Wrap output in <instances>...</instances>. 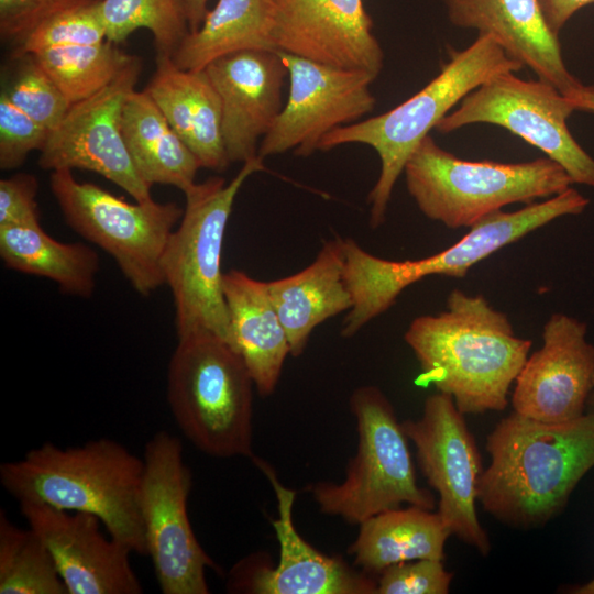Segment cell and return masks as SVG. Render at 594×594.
<instances>
[{"instance_id":"cell-19","label":"cell","mask_w":594,"mask_h":594,"mask_svg":"<svg viewBox=\"0 0 594 594\" xmlns=\"http://www.w3.org/2000/svg\"><path fill=\"white\" fill-rule=\"evenodd\" d=\"M363 0H275L276 51L378 76L384 52Z\"/></svg>"},{"instance_id":"cell-9","label":"cell","mask_w":594,"mask_h":594,"mask_svg":"<svg viewBox=\"0 0 594 594\" xmlns=\"http://www.w3.org/2000/svg\"><path fill=\"white\" fill-rule=\"evenodd\" d=\"M349 405L358 431L356 452L340 483L307 486L319 510L354 525L404 503L435 510V495L417 483L408 437L386 395L377 386H361Z\"/></svg>"},{"instance_id":"cell-28","label":"cell","mask_w":594,"mask_h":594,"mask_svg":"<svg viewBox=\"0 0 594 594\" xmlns=\"http://www.w3.org/2000/svg\"><path fill=\"white\" fill-rule=\"evenodd\" d=\"M0 256L8 268L52 279L65 293L94 294L97 253L84 243L55 240L41 223L0 227Z\"/></svg>"},{"instance_id":"cell-41","label":"cell","mask_w":594,"mask_h":594,"mask_svg":"<svg viewBox=\"0 0 594 594\" xmlns=\"http://www.w3.org/2000/svg\"><path fill=\"white\" fill-rule=\"evenodd\" d=\"M563 592L569 594H594V578L582 584L566 586Z\"/></svg>"},{"instance_id":"cell-20","label":"cell","mask_w":594,"mask_h":594,"mask_svg":"<svg viewBox=\"0 0 594 594\" xmlns=\"http://www.w3.org/2000/svg\"><path fill=\"white\" fill-rule=\"evenodd\" d=\"M218 92L222 139L231 162L257 156V142L279 116L287 68L277 51L245 50L221 56L204 68Z\"/></svg>"},{"instance_id":"cell-27","label":"cell","mask_w":594,"mask_h":594,"mask_svg":"<svg viewBox=\"0 0 594 594\" xmlns=\"http://www.w3.org/2000/svg\"><path fill=\"white\" fill-rule=\"evenodd\" d=\"M275 0H218L201 25L172 56L183 69H204L212 61L245 50H275Z\"/></svg>"},{"instance_id":"cell-35","label":"cell","mask_w":594,"mask_h":594,"mask_svg":"<svg viewBox=\"0 0 594 594\" xmlns=\"http://www.w3.org/2000/svg\"><path fill=\"white\" fill-rule=\"evenodd\" d=\"M452 579L442 560L406 561L378 574L376 594H448Z\"/></svg>"},{"instance_id":"cell-42","label":"cell","mask_w":594,"mask_h":594,"mask_svg":"<svg viewBox=\"0 0 594 594\" xmlns=\"http://www.w3.org/2000/svg\"><path fill=\"white\" fill-rule=\"evenodd\" d=\"M585 415L594 419V391L592 392V394L590 395L587 399Z\"/></svg>"},{"instance_id":"cell-31","label":"cell","mask_w":594,"mask_h":594,"mask_svg":"<svg viewBox=\"0 0 594 594\" xmlns=\"http://www.w3.org/2000/svg\"><path fill=\"white\" fill-rule=\"evenodd\" d=\"M99 10L108 41L118 44L145 29L156 55L172 57L190 32L183 0H101Z\"/></svg>"},{"instance_id":"cell-14","label":"cell","mask_w":594,"mask_h":594,"mask_svg":"<svg viewBox=\"0 0 594 594\" xmlns=\"http://www.w3.org/2000/svg\"><path fill=\"white\" fill-rule=\"evenodd\" d=\"M142 64L136 57L91 97L73 103L52 131L38 156L43 169H86L124 189L138 202L153 200L151 186L139 175L122 133V112L135 89Z\"/></svg>"},{"instance_id":"cell-10","label":"cell","mask_w":594,"mask_h":594,"mask_svg":"<svg viewBox=\"0 0 594 594\" xmlns=\"http://www.w3.org/2000/svg\"><path fill=\"white\" fill-rule=\"evenodd\" d=\"M50 186L67 224L111 255L135 292L146 297L165 284L163 254L184 213L177 204H130L70 169L53 170Z\"/></svg>"},{"instance_id":"cell-17","label":"cell","mask_w":594,"mask_h":594,"mask_svg":"<svg viewBox=\"0 0 594 594\" xmlns=\"http://www.w3.org/2000/svg\"><path fill=\"white\" fill-rule=\"evenodd\" d=\"M587 326L575 317L552 314L543 326L542 345L528 355L512 394L515 413L549 424L585 415L594 391V345Z\"/></svg>"},{"instance_id":"cell-39","label":"cell","mask_w":594,"mask_h":594,"mask_svg":"<svg viewBox=\"0 0 594 594\" xmlns=\"http://www.w3.org/2000/svg\"><path fill=\"white\" fill-rule=\"evenodd\" d=\"M187 18L189 22L190 32L196 31L201 25L207 12L209 11L207 6L210 0H183Z\"/></svg>"},{"instance_id":"cell-37","label":"cell","mask_w":594,"mask_h":594,"mask_svg":"<svg viewBox=\"0 0 594 594\" xmlns=\"http://www.w3.org/2000/svg\"><path fill=\"white\" fill-rule=\"evenodd\" d=\"M33 175L19 173L0 180V227L40 223Z\"/></svg>"},{"instance_id":"cell-15","label":"cell","mask_w":594,"mask_h":594,"mask_svg":"<svg viewBox=\"0 0 594 594\" xmlns=\"http://www.w3.org/2000/svg\"><path fill=\"white\" fill-rule=\"evenodd\" d=\"M277 52L288 72L289 92L261 142L257 155L263 160L290 150L309 156L326 134L360 121L374 109L371 85L376 76Z\"/></svg>"},{"instance_id":"cell-5","label":"cell","mask_w":594,"mask_h":594,"mask_svg":"<svg viewBox=\"0 0 594 594\" xmlns=\"http://www.w3.org/2000/svg\"><path fill=\"white\" fill-rule=\"evenodd\" d=\"M522 67L492 36L479 34L466 48L451 50L440 73L414 96L380 116L334 129L322 138L318 150L359 143L376 151L381 172L367 202L370 224L378 228L385 221L393 189L407 160L430 130L486 80Z\"/></svg>"},{"instance_id":"cell-33","label":"cell","mask_w":594,"mask_h":594,"mask_svg":"<svg viewBox=\"0 0 594 594\" xmlns=\"http://www.w3.org/2000/svg\"><path fill=\"white\" fill-rule=\"evenodd\" d=\"M20 69L9 90L11 102L42 127L52 131L64 119L72 103L32 56Z\"/></svg>"},{"instance_id":"cell-36","label":"cell","mask_w":594,"mask_h":594,"mask_svg":"<svg viewBox=\"0 0 594 594\" xmlns=\"http://www.w3.org/2000/svg\"><path fill=\"white\" fill-rule=\"evenodd\" d=\"M101 0H0V35L18 46L35 28L70 10Z\"/></svg>"},{"instance_id":"cell-8","label":"cell","mask_w":594,"mask_h":594,"mask_svg":"<svg viewBox=\"0 0 594 594\" xmlns=\"http://www.w3.org/2000/svg\"><path fill=\"white\" fill-rule=\"evenodd\" d=\"M406 186L419 210L450 229L470 228L503 207L552 197L572 179L554 161L521 163L466 161L440 147L428 134L404 167Z\"/></svg>"},{"instance_id":"cell-16","label":"cell","mask_w":594,"mask_h":594,"mask_svg":"<svg viewBox=\"0 0 594 594\" xmlns=\"http://www.w3.org/2000/svg\"><path fill=\"white\" fill-rule=\"evenodd\" d=\"M254 462L271 482L277 517L272 521L279 543V560L268 566L262 554H250L229 572L227 590L252 594H376L377 582L359 572L339 556H328L309 544L293 522L297 493L285 487L272 466L261 458Z\"/></svg>"},{"instance_id":"cell-7","label":"cell","mask_w":594,"mask_h":594,"mask_svg":"<svg viewBox=\"0 0 594 594\" xmlns=\"http://www.w3.org/2000/svg\"><path fill=\"white\" fill-rule=\"evenodd\" d=\"M261 156L243 163L227 183L212 176L184 194L186 206L162 260L165 284L175 305L177 337L213 334L228 343L229 318L223 297L221 253L235 197L245 180L264 169Z\"/></svg>"},{"instance_id":"cell-32","label":"cell","mask_w":594,"mask_h":594,"mask_svg":"<svg viewBox=\"0 0 594 594\" xmlns=\"http://www.w3.org/2000/svg\"><path fill=\"white\" fill-rule=\"evenodd\" d=\"M99 3L70 10L43 22L14 47L12 56L23 58L47 47L106 41Z\"/></svg>"},{"instance_id":"cell-38","label":"cell","mask_w":594,"mask_h":594,"mask_svg":"<svg viewBox=\"0 0 594 594\" xmlns=\"http://www.w3.org/2000/svg\"><path fill=\"white\" fill-rule=\"evenodd\" d=\"M551 31L559 35L568 21L582 8L593 4L594 0H539Z\"/></svg>"},{"instance_id":"cell-24","label":"cell","mask_w":594,"mask_h":594,"mask_svg":"<svg viewBox=\"0 0 594 594\" xmlns=\"http://www.w3.org/2000/svg\"><path fill=\"white\" fill-rule=\"evenodd\" d=\"M267 286L286 330L290 355L299 356L316 327L353 305L344 278L343 239L324 242L307 267L267 282Z\"/></svg>"},{"instance_id":"cell-12","label":"cell","mask_w":594,"mask_h":594,"mask_svg":"<svg viewBox=\"0 0 594 594\" xmlns=\"http://www.w3.org/2000/svg\"><path fill=\"white\" fill-rule=\"evenodd\" d=\"M574 111L571 99L553 85L506 72L472 90L435 129L450 133L473 123L499 125L542 151L573 183L594 187V158L566 124Z\"/></svg>"},{"instance_id":"cell-1","label":"cell","mask_w":594,"mask_h":594,"mask_svg":"<svg viewBox=\"0 0 594 594\" xmlns=\"http://www.w3.org/2000/svg\"><path fill=\"white\" fill-rule=\"evenodd\" d=\"M404 339L420 366L415 384L450 395L463 415L504 410L531 349L504 312L460 289L443 311L415 318Z\"/></svg>"},{"instance_id":"cell-22","label":"cell","mask_w":594,"mask_h":594,"mask_svg":"<svg viewBox=\"0 0 594 594\" xmlns=\"http://www.w3.org/2000/svg\"><path fill=\"white\" fill-rule=\"evenodd\" d=\"M222 288L229 318L228 344L243 360L257 393L270 396L290 355V345L267 282L230 270L223 274Z\"/></svg>"},{"instance_id":"cell-6","label":"cell","mask_w":594,"mask_h":594,"mask_svg":"<svg viewBox=\"0 0 594 594\" xmlns=\"http://www.w3.org/2000/svg\"><path fill=\"white\" fill-rule=\"evenodd\" d=\"M254 387L243 360L222 339H178L167 369V403L182 433L202 453L254 457Z\"/></svg>"},{"instance_id":"cell-25","label":"cell","mask_w":594,"mask_h":594,"mask_svg":"<svg viewBox=\"0 0 594 594\" xmlns=\"http://www.w3.org/2000/svg\"><path fill=\"white\" fill-rule=\"evenodd\" d=\"M359 527L348 552L369 575L406 561L443 560L446 541L452 536L437 512L414 505L382 512Z\"/></svg>"},{"instance_id":"cell-2","label":"cell","mask_w":594,"mask_h":594,"mask_svg":"<svg viewBox=\"0 0 594 594\" xmlns=\"http://www.w3.org/2000/svg\"><path fill=\"white\" fill-rule=\"evenodd\" d=\"M479 503L499 522L522 530L544 526L563 513L582 479L594 468V419L563 424L515 411L486 438Z\"/></svg>"},{"instance_id":"cell-40","label":"cell","mask_w":594,"mask_h":594,"mask_svg":"<svg viewBox=\"0 0 594 594\" xmlns=\"http://www.w3.org/2000/svg\"><path fill=\"white\" fill-rule=\"evenodd\" d=\"M568 97L573 102L576 111L594 113V86L583 85Z\"/></svg>"},{"instance_id":"cell-3","label":"cell","mask_w":594,"mask_h":594,"mask_svg":"<svg viewBox=\"0 0 594 594\" xmlns=\"http://www.w3.org/2000/svg\"><path fill=\"white\" fill-rule=\"evenodd\" d=\"M143 460L109 438L80 446L46 442L0 465V483L18 503L30 502L99 518L108 535L146 556L140 510Z\"/></svg>"},{"instance_id":"cell-34","label":"cell","mask_w":594,"mask_h":594,"mask_svg":"<svg viewBox=\"0 0 594 594\" xmlns=\"http://www.w3.org/2000/svg\"><path fill=\"white\" fill-rule=\"evenodd\" d=\"M48 130L15 107L2 91L0 95V167L21 166L29 153L41 151Z\"/></svg>"},{"instance_id":"cell-21","label":"cell","mask_w":594,"mask_h":594,"mask_svg":"<svg viewBox=\"0 0 594 594\" xmlns=\"http://www.w3.org/2000/svg\"><path fill=\"white\" fill-rule=\"evenodd\" d=\"M450 22L487 34L539 79L569 96L580 89L566 68L559 37L549 28L539 0H441Z\"/></svg>"},{"instance_id":"cell-13","label":"cell","mask_w":594,"mask_h":594,"mask_svg":"<svg viewBox=\"0 0 594 594\" xmlns=\"http://www.w3.org/2000/svg\"><path fill=\"white\" fill-rule=\"evenodd\" d=\"M402 426L416 448L424 477L439 496L437 513L451 535L487 556L491 541L476 513L484 469L464 415L450 395L437 392L426 398L418 419Z\"/></svg>"},{"instance_id":"cell-11","label":"cell","mask_w":594,"mask_h":594,"mask_svg":"<svg viewBox=\"0 0 594 594\" xmlns=\"http://www.w3.org/2000/svg\"><path fill=\"white\" fill-rule=\"evenodd\" d=\"M140 492L146 556L163 594H208L216 563L199 543L187 505L193 475L180 440L162 430L145 444Z\"/></svg>"},{"instance_id":"cell-30","label":"cell","mask_w":594,"mask_h":594,"mask_svg":"<svg viewBox=\"0 0 594 594\" xmlns=\"http://www.w3.org/2000/svg\"><path fill=\"white\" fill-rule=\"evenodd\" d=\"M0 594H67L55 561L41 537L0 510Z\"/></svg>"},{"instance_id":"cell-29","label":"cell","mask_w":594,"mask_h":594,"mask_svg":"<svg viewBox=\"0 0 594 594\" xmlns=\"http://www.w3.org/2000/svg\"><path fill=\"white\" fill-rule=\"evenodd\" d=\"M30 56L72 105L105 88L138 57L125 53L108 40L96 44L47 47Z\"/></svg>"},{"instance_id":"cell-18","label":"cell","mask_w":594,"mask_h":594,"mask_svg":"<svg viewBox=\"0 0 594 594\" xmlns=\"http://www.w3.org/2000/svg\"><path fill=\"white\" fill-rule=\"evenodd\" d=\"M28 526L44 541L67 594H141L132 551L100 529L98 517L48 505L19 503Z\"/></svg>"},{"instance_id":"cell-26","label":"cell","mask_w":594,"mask_h":594,"mask_svg":"<svg viewBox=\"0 0 594 594\" xmlns=\"http://www.w3.org/2000/svg\"><path fill=\"white\" fill-rule=\"evenodd\" d=\"M122 133L133 164L147 185H170L185 193L196 183L199 161L145 89H134L128 96Z\"/></svg>"},{"instance_id":"cell-4","label":"cell","mask_w":594,"mask_h":594,"mask_svg":"<svg viewBox=\"0 0 594 594\" xmlns=\"http://www.w3.org/2000/svg\"><path fill=\"white\" fill-rule=\"evenodd\" d=\"M590 200L569 187L543 201L506 212L494 211L469 228L448 249L420 260L389 261L371 254L354 240L343 239L344 278L353 305L341 336L351 338L389 309L409 285L431 275L464 277L469 270L504 246L547 223L582 213Z\"/></svg>"},{"instance_id":"cell-23","label":"cell","mask_w":594,"mask_h":594,"mask_svg":"<svg viewBox=\"0 0 594 594\" xmlns=\"http://www.w3.org/2000/svg\"><path fill=\"white\" fill-rule=\"evenodd\" d=\"M145 91L201 167L227 168L230 161L222 139L221 102L205 69H183L170 56L156 55Z\"/></svg>"}]
</instances>
